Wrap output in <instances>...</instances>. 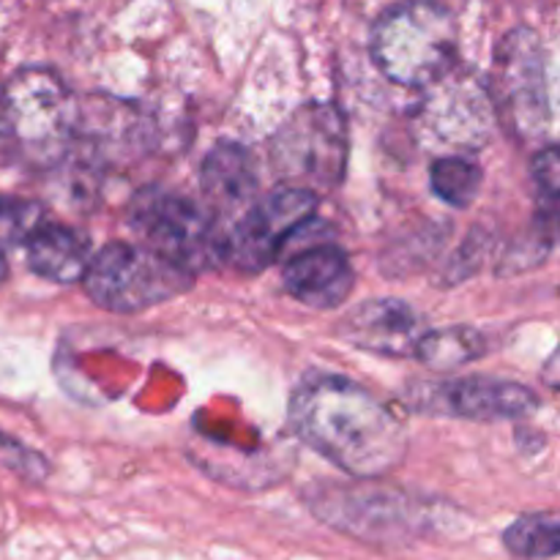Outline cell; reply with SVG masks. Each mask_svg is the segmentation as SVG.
Returning a JSON list of instances; mask_svg holds the SVG:
<instances>
[{"mask_svg": "<svg viewBox=\"0 0 560 560\" xmlns=\"http://www.w3.org/2000/svg\"><path fill=\"white\" fill-rule=\"evenodd\" d=\"M290 427L353 479H383L408 457L402 421L370 388L342 375L306 377L290 397Z\"/></svg>", "mask_w": 560, "mask_h": 560, "instance_id": "obj_1", "label": "cell"}, {"mask_svg": "<svg viewBox=\"0 0 560 560\" xmlns=\"http://www.w3.org/2000/svg\"><path fill=\"white\" fill-rule=\"evenodd\" d=\"M80 137V102L52 69H20L0 93V140L16 162L52 170Z\"/></svg>", "mask_w": 560, "mask_h": 560, "instance_id": "obj_2", "label": "cell"}, {"mask_svg": "<svg viewBox=\"0 0 560 560\" xmlns=\"http://www.w3.org/2000/svg\"><path fill=\"white\" fill-rule=\"evenodd\" d=\"M370 52L386 80L424 91L457 63V20L441 0H402L377 16Z\"/></svg>", "mask_w": 560, "mask_h": 560, "instance_id": "obj_3", "label": "cell"}, {"mask_svg": "<svg viewBox=\"0 0 560 560\" xmlns=\"http://www.w3.org/2000/svg\"><path fill=\"white\" fill-rule=\"evenodd\" d=\"M306 503L328 528L372 547L413 545L435 528L430 503L392 487L326 485L317 487Z\"/></svg>", "mask_w": 560, "mask_h": 560, "instance_id": "obj_4", "label": "cell"}, {"mask_svg": "<svg viewBox=\"0 0 560 560\" xmlns=\"http://www.w3.org/2000/svg\"><path fill=\"white\" fill-rule=\"evenodd\" d=\"M191 282L195 273L164 260L148 246L126 241H113L98 255H91L82 277L93 304L115 315H131L178 299Z\"/></svg>", "mask_w": 560, "mask_h": 560, "instance_id": "obj_5", "label": "cell"}, {"mask_svg": "<svg viewBox=\"0 0 560 560\" xmlns=\"http://www.w3.org/2000/svg\"><path fill=\"white\" fill-rule=\"evenodd\" d=\"M129 224L142 246L189 273L208 271L224 260V235L211 213L170 189H142L129 208Z\"/></svg>", "mask_w": 560, "mask_h": 560, "instance_id": "obj_6", "label": "cell"}, {"mask_svg": "<svg viewBox=\"0 0 560 560\" xmlns=\"http://www.w3.org/2000/svg\"><path fill=\"white\" fill-rule=\"evenodd\" d=\"M495 118L514 140L541 142L550 135L552 107L547 85V55L536 33L512 31L495 49L492 85L487 88Z\"/></svg>", "mask_w": 560, "mask_h": 560, "instance_id": "obj_7", "label": "cell"}, {"mask_svg": "<svg viewBox=\"0 0 560 560\" xmlns=\"http://www.w3.org/2000/svg\"><path fill=\"white\" fill-rule=\"evenodd\" d=\"M271 162L284 186L317 191L337 189L348 164V129L331 104H306L271 142Z\"/></svg>", "mask_w": 560, "mask_h": 560, "instance_id": "obj_8", "label": "cell"}, {"mask_svg": "<svg viewBox=\"0 0 560 560\" xmlns=\"http://www.w3.org/2000/svg\"><path fill=\"white\" fill-rule=\"evenodd\" d=\"M419 107V131L432 151L468 156L487 145L495 126V107L485 82L454 69L430 88Z\"/></svg>", "mask_w": 560, "mask_h": 560, "instance_id": "obj_9", "label": "cell"}, {"mask_svg": "<svg viewBox=\"0 0 560 560\" xmlns=\"http://www.w3.org/2000/svg\"><path fill=\"white\" fill-rule=\"evenodd\" d=\"M317 195L295 186H279L260 197L224 235V260L241 273H260L279 260L295 230L315 217Z\"/></svg>", "mask_w": 560, "mask_h": 560, "instance_id": "obj_10", "label": "cell"}, {"mask_svg": "<svg viewBox=\"0 0 560 560\" xmlns=\"http://www.w3.org/2000/svg\"><path fill=\"white\" fill-rule=\"evenodd\" d=\"M421 413L457 416L470 421H517L541 408V399L523 383L498 377H463V381L427 383L416 392Z\"/></svg>", "mask_w": 560, "mask_h": 560, "instance_id": "obj_11", "label": "cell"}, {"mask_svg": "<svg viewBox=\"0 0 560 560\" xmlns=\"http://www.w3.org/2000/svg\"><path fill=\"white\" fill-rule=\"evenodd\" d=\"M284 290L312 310H337L353 293L355 273L348 252L334 241L301 246L290 252L282 268Z\"/></svg>", "mask_w": 560, "mask_h": 560, "instance_id": "obj_12", "label": "cell"}, {"mask_svg": "<svg viewBox=\"0 0 560 560\" xmlns=\"http://www.w3.org/2000/svg\"><path fill=\"white\" fill-rule=\"evenodd\" d=\"M430 331L424 317L397 299H375L348 312L339 326V337L359 350L405 359L416 355L421 337Z\"/></svg>", "mask_w": 560, "mask_h": 560, "instance_id": "obj_13", "label": "cell"}, {"mask_svg": "<svg viewBox=\"0 0 560 560\" xmlns=\"http://www.w3.org/2000/svg\"><path fill=\"white\" fill-rule=\"evenodd\" d=\"M27 266L42 279L60 284L82 282L91 262V241L74 228L42 222L25 241Z\"/></svg>", "mask_w": 560, "mask_h": 560, "instance_id": "obj_14", "label": "cell"}, {"mask_svg": "<svg viewBox=\"0 0 560 560\" xmlns=\"http://www.w3.org/2000/svg\"><path fill=\"white\" fill-rule=\"evenodd\" d=\"M200 184L217 211H233L257 191V167L252 153L238 142H222L206 156Z\"/></svg>", "mask_w": 560, "mask_h": 560, "instance_id": "obj_15", "label": "cell"}, {"mask_svg": "<svg viewBox=\"0 0 560 560\" xmlns=\"http://www.w3.org/2000/svg\"><path fill=\"white\" fill-rule=\"evenodd\" d=\"M503 547L514 560H552L560 552V523L556 512H530L506 525Z\"/></svg>", "mask_w": 560, "mask_h": 560, "instance_id": "obj_16", "label": "cell"}, {"mask_svg": "<svg viewBox=\"0 0 560 560\" xmlns=\"http://www.w3.org/2000/svg\"><path fill=\"white\" fill-rule=\"evenodd\" d=\"M487 353V342L479 331L468 326L427 331L416 348V359L430 364L432 370H457Z\"/></svg>", "mask_w": 560, "mask_h": 560, "instance_id": "obj_17", "label": "cell"}, {"mask_svg": "<svg viewBox=\"0 0 560 560\" xmlns=\"http://www.w3.org/2000/svg\"><path fill=\"white\" fill-rule=\"evenodd\" d=\"M481 180H485V173L479 164L468 156H457V153L441 156L430 170L432 191L454 208H468L479 197Z\"/></svg>", "mask_w": 560, "mask_h": 560, "instance_id": "obj_18", "label": "cell"}, {"mask_svg": "<svg viewBox=\"0 0 560 560\" xmlns=\"http://www.w3.org/2000/svg\"><path fill=\"white\" fill-rule=\"evenodd\" d=\"M44 222V208L25 197H0V257L25 244L27 235Z\"/></svg>", "mask_w": 560, "mask_h": 560, "instance_id": "obj_19", "label": "cell"}, {"mask_svg": "<svg viewBox=\"0 0 560 560\" xmlns=\"http://www.w3.org/2000/svg\"><path fill=\"white\" fill-rule=\"evenodd\" d=\"M0 468L11 470V474H16L20 479L33 481V485H42L49 476V463L42 454L22 446L20 441L3 435V432H0Z\"/></svg>", "mask_w": 560, "mask_h": 560, "instance_id": "obj_20", "label": "cell"}, {"mask_svg": "<svg viewBox=\"0 0 560 560\" xmlns=\"http://www.w3.org/2000/svg\"><path fill=\"white\" fill-rule=\"evenodd\" d=\"M534 186H536V202H539L541 213H552L556 217L558 208V148L547 145L545 151L536 153L534 159Z\"/></svg>", "mask_w": 560, "mask_h": 560, "instance_id": "obj_21", "label": "cell"}, {"mask_svg": "<svg viewBox=\"0 0 560 560\" xmlns=\"http://www.w3.org/2000/svg\"><path fill=\"white\" fill-rule=\"evenodd\" d=\"M5 277H9V266H5V257H0V284L5 282Z\"/></svg>", "mask_w": 560, "mask_h": 560, "instance_id": "obj_22", "label": "cell"}]
</instances>
